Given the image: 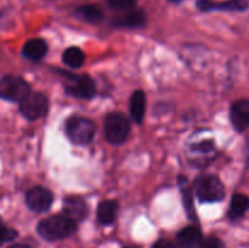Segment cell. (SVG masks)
<instances>
[{
	"mask_svg": "<svg viewBox=\"0 0 249 248\" xmlns=\"http://www.w3.org/2000/svg\"><path fill=\"white\" fill-rule=\"evenodd\" d=\"M170 1H172V2H179V1H181V0H170Z\"/></svg>",
	"mask_w": 249,
	"mask_h": 248,
	"instance_id": "cell-25",
	"label": "cell"
},
{
	"mask_svg": "<svg viewBox=\"0 0 249 248\" xmlns=\"http://www.w3.org/2000/svg\"><path fill=\"white\" fill-rule=\"evenodd\" d=\"M63 62L72 68H78L84 63L85 53L82 49L77 46H71L63 53Z\"/></svg>",
	"mask_w": 249,
	"mask_h": 248,
	"instance_id": "cell-18",
	"label": "cell"
},
{
	"mask_svg": "<svg viewBox=\"0 0 249 248\" xmlns=\"http://www.w3.org/2000/svg\"><path fill=\"white\" fill-rule=\"evenodd\" d=\"M126 248H134V247H126Z\"/></svg>",
	"mask_w": 249,
	"mask_h": 248,
	"instance_id": "cell-26",
	"label": "cell"
},
{
	"mask_svg": "<svg viewBox=\"0 0 249 248\" xmlns=\"http://www.w3.org/2000/svg\"><path fill=\"white\" fill-rule=\"evenodd\" d=\"M67 91L73 96L82 97V99H91L96 92L95 83L89 75H80L75 79L74 84L67 88Z\"/></svg>",
	"mask_w": 249,
	"mask_h": 248,
	"instance_id": "cell-11",
	"label": "cell"
},
{
	"mask_svg": "<svg viewBox=\"0 0 249 248\" xmlns=\"http://www.w3.org/2000/svg\"><path fill=\"white\" fill-rule=\"evenodd\" d=\"M10 248H31V247H28V246H26V245H14V246H11Z\"/></svg>",
	"mask_w": 249,
	"mask_h": 248,
	"instance_id": "cell-24",
	"label": "cell"
},
{
	"mask_svg": "<svg viewBox=\"0 0 249 248\" xmlns=\"http://www.w3.org/2000/svg\"><path fill=\"white\" fill-rule=\"evenodd\" d=\"M196 6L199 11H245L248 9V0H226L223 2H215L213 0H197Z\"/></svg>",
	"mask_w": 249,
	"mask_h": 248,
	"instance_id": "cell-8",
	"label": "cell"
},
{
	"mask_svg": "<svg viewBox=\"0 0 249 248\" xmlns=\"http://www.w3.org/2000/svg\"><path fill=\"white\" fill-rule=\"evenodd\" d=\"M249 208V197L242 194L233 195L231 199L230 209H229V218L232 220H237L241 216L245 215V213Z\"/></svg>",
	"mask_w": 249,
	"mask_h": 248,
	"instance_id": "cell-17",
	"label": "cell"
},
{
	"mask_svg": "<svg viewBox=\"0 0 249 248\" xmlns=\"http://www.w3.org/2000/svg\"><path fill=\"white\" fill-rule=\"evenodd\" d=\"M108 5L114 10H121V11H126L135 7L138 0H107Z\"/></svg>",
	"mask_w": 249,
	"mask_h": 248,
	"instance_id": "cell-20",
	"label": "cell"
},
{
	"mask_svg": "<svg viewBox=\"0 0 249 248\" xmlns=\"http://www.w3.org/2000/svg\"><path fill=\"white\" fill-rule=\"evenodd\" d=\"M199 246H201V248H225L224 243L218 237H213V236L206 238Z\"/></svg>",
	"mask_w": 249,
	"mask_h": 248,
	"instance_id": "cell-22",
	"label": "cell"
},
{
	"mask_svg": "<svg viewBox=\"0 0 249 248\" xmlns=\"http://www.w3.org/2000/svg\"><path fill=\"white\" fill-rule=\"evenodd\" d=\"M48 51V45H46L45 41L43 39L34 38L31 40L27 41L23 46V56H26L29 60H40L41 57H44V55Z\"/></svg>",
	"mask_w": 249,
	"mask_h": 248,
	"instance_id": "cell-14",
	"label": "cell"
},
{
	"mask_svg": "<svg viewBox=\"0 0 249 248\" xmlns=\"http://www.w3.org/2000/svg\"><path fill=\"white\" fill-rule=\"evenodd\" d=\"M113 24L119 28H141L146 24V15L142 10H129L125 14L116 17Z\"/></svg>",
	"mask_w": 249,
	"mask_h": 248,
	"instance_id": "cell-10",
	"label": "cell"
},
{
	"mask_svg": "<svg viewBox=\"0 0 249 248\" xmlns=\"http://www.w3.org/2000/svg\"><path fill=\"white\" fill-rule=\"evenodd\" d=\"M77 230V223L65 214L49 216L39 223L38 232L44 240L58 241L70 237Z\"/></svg>",
	"mask_w": 249,
	"mask_h": 248,
	"instance_id": "cell-1",
	"label": "cell"
},
{
	"mask_svg": "<svg viewBox=\"0 0 249 248\" xmlns=\"http://www.w3.org/2000/svg\"><path fill=\"white\" fill-rule=\"evenodd\" d=\"M66 133L72 142L88 145L95 135V124L85 117L73 116L66 123Z\"/></svg>",
	"mask_w": 249,
	"mask_h": 248,
	"instance_id": "cell-2",
	"label": "cell"
},
{
	"mask_svg": "<svg viewBox=\"0 0 249 248\" xmlns=\"http://www.w3.org/2000/svg\"><path fill=\"white\" fill-rule=\"evenodd\" d=\"M196 192L199 201L206 203L219 202L225 197V187L223 182L214 175L199 177L196 184Z\"/></svg>",
	"mask_w": 249,
	"mask_h": 248,
	"instance_id": "cell-4",
	"label": "cell"
},
{
	"mask_svg": "<svg viewBox=\"0 0 249 248\" xmlns=\"http://www.w3.org/2000/svg\"><path fill=\"white\" fill-rule=\"evenodd\" d=\"M118 213V203L116 201H104L97 208V219L102 225H109Z\"/></svg>",
	"mask_w": 249,
	"mask_h": 248,
	"instance_id": "cell-16",
	"label": "cell"
},
{
	"mask_svg": "<svg viewBox=\"0 0 249 248\" xmlns=\"http://www.w3.org/2000/svg\"><path fill=\"white\" fill-rule=\"evenodd\" d=\"M31 92L29 84L17 75H5L0 80V97L7 101L21 102Z\"/></svg>",
	"mask_w": 249,
	"mask_h": 248,
	"instance_id": "cell-5",
	"label": "cell"
},
{
	"mask_svg": "<svg viewBox=\"0 0 249 248\" xmlns=\"http://www.w3.org/2000/svg\"><path fill=\"white\" fill-rule=\"evenodd\" d=\"M152 248H178L173 242L168 240H160L153 245Z\"/></svg>",
	"mask_w": 249,
	"mask_h": 248,
	"instance_id": "cell-23",
	"label": "cell"
},
{
	"mask_svg": "<svg viewBox=\"0 0 249 248\" xmlns=\"http://www.w3.org/2000/svg\"><path fill=\"white\" fill-rule=\"evenodd\" d=\"M21 113L29 121H36L45 116L49 109V100L41 92H29L21 101Z\"/></svg>",
	"mask_w": 249,
	"mask_h": 248,
	"instance_id": "cell-6",
	"label": "cell"
},
{
	"mask_svg": "<svg viewBox=\"0 0 249 248\" xmlns=\"http://www.w3.org/2000/svg\"><path fill=\"white\" fill-rule=\"evenodd\" d=\"M130 123L124 114L119 112L109 113L105 119V136L112 145H121L128 139Z\"/></svg>",
	"mask_w": 249,
	"mask_h": 248,
	"instance_id": "cell-3",
	"label": "cell"
},
{
	"mask_svg": "<svg viewBox=\"0 0 249 248\" xmlns=\"http://www.w3.org/2000/svg\"><path fill=\"white\" fill-rule=\"evenodd\" d=\"M77 15L84 21L90 22V23H97L102 19L104 14L102 10L96 5H82L77 10Z\"/></svg>",
	"mask_w": 249,
	"mask_h": 248,
	"instance_id": "cell-19",
	"label": "cell"
},
{
	"mask_svg": "<svg viewBox=\"0 0 249 248\" xmlns=\"http://www.w3.org/2000/svg\"><path fill=\"white\" fill-rule=\"evenodd\" d=\"M17 236V232L12 229H9L4 224V221L0 219V247H1L4 243L9 242V241L14 240Z\"/></svg>",
	"mask_w": 249,
	"mask_h": 248,
	"instance_id": "cell-21",
	"label": "cell"
},
{
	"mask_svg": "<svg viewBox=\"0 0 249 248\" xmlns=\"http://www.w3.org/2000/svg\"><path fill=\"white\" fill-rule=\"evenodd\" d=\"M146 112V95L145 92L138 90L133 94L130 100V114L134 121L140 124L143 121Z\"/></svg>",
	"mask_w": 249,
	"mask_h": 248,
	"instance_id": "cell-15",
	"label": "cell"
},
{
	"mask_svg": "<svg viewBox=\"0 0 249 248\" xmlns=\"http://www.w3.org/2000/svg\"><path fill=\"white\" fill-rule=\"evenodd\" d=\"M178 242L182 248H196L202 242V233L196 226H186L179 231Z\"/></svg>",
	"mask_w": 249,
	"mask_h": 248,
	"instance_id": "cell-13",
	"label": "cell"
},
{
	"mask_svg": "<svg viewBox=\"0 0 249 248\" xmlns=\"http://www.w3.org/2000/svg\"><path fill=\"white\" fill-rule=\"evenodd\" d=\"M53 201V196L49 189L41 186L32 187L27 191L26 202L32 211L36 213L46 212L51 207Z\"/></svg>",
	"mask_w": 249,
	"mask_h": 248,
	"instance_id": "cell-7",
	"label": "cell"
},
{
	"mask_svg": "<svg viewBox=\"0 0 249 248\" xmlns=\"http://www.w3.org/2000/svg\"><path fill=\"white\" fill-rule=\"evenodd\" d=\"M63 212H65L63 213L65 215L73 219L77 223V221L83 220L87 216V203L83 199H80L79 197H67L65 199V203H63Z\"/></svg>",
	"mask_w": 249,
	"mask_h": 248,
	"instance_id": "cell-12",
	"label": "cell"
},
{
	"mask_svg": "<svg viewBox=\"0 0 249 248\" xmlns=\"http://www.w3.org/2000/svg\"><path fill=\"white\" fill-rule=\"evenodd\" d=\"M231 122L238 131L249 128V100H238L231 107Z\"/></svg>",
	"mask_w": 249,
	"mask_h": 248,
	"instance_id": "cell-9",
	"label": "cell"
}]
</instances>
